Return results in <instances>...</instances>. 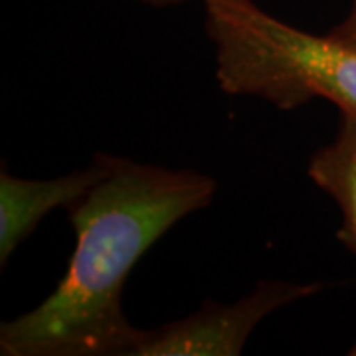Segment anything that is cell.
Returning a JSON list of instances; mask_svg holds the SVG:
<instances>
[{
	"mask_svg": "<svg viewBox=\"0 0 356 356\" xmlns=\"http://www.w3.org/2000/svg\"><path fill=\"white\" fill-rule=\"evenodd\" d=\"M307 175L337 202L343 214L337 236L356 254V113L341 111L334 139L311 156ZM350 355L356 356V344Z\"/></svg>",
	"mask_w": 356,
	"mask_h": 356,
	"instance_id": "5b68a950",
	"label": "cell"
},
{
	"mask_svg": "<svg viewBox=\"0 0 356 356\" xmlns=\"http://www.w3.org/2000/svg\"><path fill=\"white\" fill-rule=\"evenodd\" d=\"M111 154H97L88 168L48 180L0 175V266L34 234L38 224L58 208L72 210L109 172Z\"/></svg>",
	"mask_w": 356,
	"mask_h": 356,
	"instance_id": "277c9868",
	"label": "cell"
},
{
	"mask_svg": "<svg viewBox=\"0 0 356 356\" xmlns=\"http://www.w3.org/2000/svg\"><path fill=\"white\" fill-rule=\"evenodd\" d=\"M329 36L339 40L344 46H350V48L356 50V0H353L346 18H344L341 24H337L332 28L331 32H329Z\"/></svg>",
	"mask_w": 356,
	"mask_h": 356,
	"instance_id": "8992f818",
	"label": "cell"
},
{
	"mask_svg": "<svg viewBox=\"0 0 356 356\" xmlns=\"http://www.w3.org/2000/svg\"><path fill=\"white\" fill-rule=\"evenodd\" d=\"M325 283L261 281L234 303L204 301L188 317L140 332L131 356H236L255 327L283 307L311 299Z\"/></svg>",
	"mask_w": 356,
	"mask_h": 356,
	"instance_id": "3957f363",
	"label": "cell"
},
{
	"mask_svg": "<svg viewBox=\"0 0 356 356\" xmlns=\"http://www.w3.org/2000/svg\"><path fill=\"white\" fill-rule=\"evenodd\" d=\"M216 192L210 175L111 154L109 172L67 210L76 248L64 277L38 307L0 325V355L131 356L143 329L123 311L127 277Z\"/></svg>",
	"mask_w": 356,
	"mask_h": 356,
	"instance_id": "6da1fadb",
	"label": "cell"
},
{
	"mask_svg": "<svg viewBox=\"0 0 356 356\" xmlns=\"http://www.w3.org/2000/svg\"><path fill=\"white\" fill-rule=\"evenodd\" d=\"M216 77L228 95L257 97L281 111L327 99L356 113V50L329 34L285 24L252 0H206Z\"/></svg>",
	"mask_w": 356,
	"mask_h": 356,
	"instance_id": "7a4b0ae2",
	"label": "cell"
},
{
	"mask_svg": "<svg viewBox=\"0 0 356 356\" xmlns=\"http://www.w3.org/2000/svg\"><path fill=\"white\" fill-rule=\"evenodd\" d=\"M140 4H147V6H154V8H165V6H177V4H184V2H192V0H137ZM206 2V0H200Z\"/></svg>",
	"mask_w": 356,
	"mask_h": 356,
	"instance_id": "52a82bcc",
	"label": "cell"
}]
</instances>
